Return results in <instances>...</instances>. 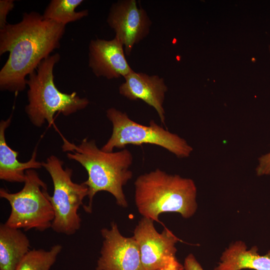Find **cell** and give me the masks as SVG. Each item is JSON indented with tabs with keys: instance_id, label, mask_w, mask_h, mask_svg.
Instances as JSON below:
<instances>
[{
	"instance_id": "ba28073f",
	"label": "cell",
	"mask_w": 270,
	"mask_h": 270,
	"mask_svg": "<svg viewBox=\"0 0 270 270\" xmlns=\"http://www.w3.org/2000/svg\"><path fill=\"white\" fill-rule=\"evenodd\" d=\"M152 220L142 217L134 231L145 270H155L178 262L176 244L181 241L170 230L164 228L161 233L156 229Z\"/></svg>"
},
{
	"instance_id": "7c38bea8",
	"label": "cell",
	"mask_w": 270,
	"mask_h": 270,
	"mask_svg": "<svg viewBox=\"0 0 270 270\" xmlns=\"http://www.w3.org/2000/svg\"><path fill=\"white\" fill-rule=\"evenodd\" d=\"M124 78L125 82L118 88L120 94L131 100H140L152 107L162 123L165 124L163 104L168 88L164 78L134 70Z\"/></svg>"
},
{
	"instance_id": "e0dca14e",
	"label": "cell",
	"mask_w": 270,
	"mask_h": 270,
	"mask_svg": "<svg viewBox=\"0 0 270 270\" xmlns=\"http://www.w3.org/2000/svg\"><path fill=\"white\" fill-rule=\"evenodd\" d=\"M62 248V245L56 244L48 250L42 248L30 250L16 270H50Z\"/></svg>"
},
{
	"instance_id": "5bb4252c",
	"label": "cell",
	"mask_w": 270,
	"mask_h": 270,
	"mask_svg": "<svg viewBox=\"0 0 270 270\" xmlns=\"http://www.w3.org/2000/svg\"><path fill=\"white\" fill-rule=\"evenodd\" d=\"M270 270V250L264 255L258 253L256 246L248 250L242 240L231 244L222 252L214 270Z\"/></svg>"
},
{
	"instance_id": "30bf717a",
	"label": "cell",
	"mask_w": 270,
	"mask_h": 270,
	"mask_svg": "<svg viewBox=\"0 0 270 270\" xmlns=\"http://www.w3.org/2000/svg\"><path fill=\"white\" fill-rule=\"evenodd\" d=\"M100 232L104 240L94 270H145L133 236L122 235L114 222L110 228H103Z\"/></svg>"
},
{
	"instance_id": "ffe728a7",
	"label": "cell",
	"mask_w": 270,
	"mask_h": 270,
	"mask_svg": "<svg viewBox=\"0 0 270 270\" xmlns=\"http://www.w3.org/2000/svg\"><path fill=\"white\" fill-rule=\"evenodd\" d=\"M183 265L184 270H204L192 254L186 256Z\"/></svg>"
},
{
	"instance_id": "5b68a950",
	"label": "cell",
	"mask_w": 270,
	"mask_h": 270,
	"mask_svg": "<svg viewBox=\"0 0 270 270\" xmlns=\"http://www.w3.org/2000/svg\"><path fill=\"white\" fill-rule=\"evenodd\" d=\"M25 174L24 186L19 192L11 193L0 189V197L8 200L11 208L4 224L24 230L44 232L52 228L54 219L47 185L34 169L28 170Z\"/></svg>"
},
{
	"instance_id": "44dd1931",
	"label": "cell",
	"mask_w": 270,
	"mask_h": 270,
	"mask_svg": "<svg viewBox=\"0 0 270 270\" xmlns=\"http://www.w3.org/2000/svg\"><path fill=\"white\" fill-rule=\"evenodd\" d=\"M155 270H184V265L179 262L170 266Z\"/></svg>"
},
{
	"instance_id": "52a82bcc",
	"label": "cell",
	"mask_w": 270,
	"mask_h": 270,
	"mask_svg": "<svg viewBox=\"0 0 270 270\" xmlns=\"http://www.w3.org/2000/svg\"><path fill=\"white\" fill-rule=\"evenodd\" d=\"M63 164L64 162L54 155L42 162L54 185L53 194L48 196L54 212L52 228L56 232L71 236L80 228L78 210L84 206L83 200L88 196V189L84 182H72V170L64 168Z\"/></svg>"
},
{
	"instance_id": "7a4b0ae2",
	"label": "cell",
	"mask_w": 270,
	"mask_h": 270,
	"mask_svg": "<svg viewBox=\"0 0 270 270\" xmlns=\"http://www.w3.org/2000/svg\"><path fill=\"white\" fill-rule=\"evenodd\" d=\"M63 152H67L69 160L80 163L88 174L83 182L88 189V206H84L86 212H91L93 198L101 191L108 192L116 200V204L123 208L128 205L123 187L132 177L130 169L132 164V152L126 148L118 152H106L99 148L95 140L83 139L76 145L62 136Z\"/></svg>"
},
{
	"instance_id": "9a60e30c",
	"label": "cell",
	"mask_w": 270,
	"mask_h": 270,
	"mask_svg": "<svg viewBox=\"0 0 270 270\" xmlns=\"http://www.w3.org/2000/svg\"><path fill=\"white\" fill-rule=\"evenodd\" d=\"M30 240L20 229L0 224V270H16L30 250Z\"/></svg>"
},
{
	"instance_id": "4fadbf2b",
	"label": "cell",
	"mask_w": 270,
	"mask_h": 270,
	"mask_svg": "<svg viewBox=\"0 0 270 270\" xmlns=\"http://www.w3.org/2000/svg\"><path fill=\"white\" fill-rule=\"evenodd\" d=\"M12 118V114L7 120H1L0 122V179L10 182L24 183L26 171L41 168L42 162L36 160L37 146L28 162L18 161V152L8 146L5 137V132L11 123Z\"/></svg>"
},
{
	"instance_id": "2e32d148",
	"label": "cell",
	"mask_w": 270,
	"mask_h": 270,
	"mask_svg": "<svg viewBox=\"0 0 270 270\" xmlns=\"http://www.w3.org/2000/svg\"><path fill=\"white\" fill-rule=\"evenodd\" d=\"M83 2V0H51L42 16L44 19L66 26L88 16V10L76 11V8Z\"/></svg>"
},
{
	"instance_id": "9c48e42d",
	"label": "cell",
	"mask_w": 270,
	"mask_h": 270,
	"mask_svg": "<svg viewBox=\"0 0 270 270\" xmlns=\"http://www.w3.org/2000/svg\"><path fill=\"white\" fill-rule=\"evenodd\" d=\"M106 22L130 56L135 44L148 36L152 21L136 0H120L110 6Z\"/></svg>"
},
{
	"instance_id": "d6986e66",
	"label": "cell",
	"mask_w": 270,
	"mask_h": 270,
	"mask_svg": "<svg viewBox=\"0 0 270 270\" xmlns=\"http://www.w3.org/2000/svg\"><path fill=\"white\" fill-rule=\"evenodd\" d=\"M258 160V164L256 168V175L270 176V150L268 153L260 156Z\"/></svg>"
},
{
	"instance_id": "3957f363",
	"label": "cell",
	"mask_w": 270,
	"mask_h": 270,
	"mask_svg": "<svg viewBox=\"0 0 270 270\" xmlns=\"http://www.w3.org/2000/svg\"><path fill=\"white\" fill-rule=\"evenodd\" d=\"M134 201L142 217L160 222V214L176 212L184 218L198 208L194 181L160 168L138 176L134 182Z\"/></svg>"
},
{
	"instance_id": "ac0fdd59",
	"label": "cell",
	"mask_w": 270,
	"mask_h": 270,
	"mask_svg": "<svg viewBox=\"0 0 270 270\" xmlns=\"http://www.w3.org/2000/svg\"><path fill=\"white\" fill-rule=\"evenodd\" d=\"M14 6V0H0V29L4 28L8 24L6 21L7 16Z\"/></svg>"
},
{
	"instance_id": "6da1fadb",
	"label": "cell",
	"mask_w": 270,
	"mask_h": 270,
	"mask_svg": "<svg viewBox=\"0 0 270 270\" xmlns=\"http://www.w3.org/2000/svg\"><path fill=\"white\" fill-rule=\"evenodd\" d=\"M65 30L66 26L34 11L0 29V55L9 52L0 70V90L16 94L24 90L26 76L60 47Z\"/></svg>"
},
{
	"instance_id": "277c9868",
	"label": "cell",
	"mask_w": 270,
	"mask_h": 270,
	"mask_svg": "<svg viewBox=\"0 0 270 270\" xmlns=\"http://www.w3.org/2000/svg\"><path fill=\"white\" fill-rule=\"evenodd\" d=\"M60 58L58 53L50 55L26 79L28 104L25 112L36 127L40 128L46 122L49 126L53 124L56 112L68 116L85 108L90 103L87 98H80L76 92L64 93L56 88L54 68Z\"/></svg>"
},
{
	"instance_id": "8992f818",
	"label": "cell",
	"mask_w": 270,
	"mask_h": 270,
	"mask_svg": "<svg viewBox=\"0 0 270 270\" xmlns=\"http://www.w3.org/2000/svg\"><path fill=\"white\" fill-rule=\"evenodd\" d=\"M112 125V134L101 149L112 152L114 148L123 149L128 144L156 145L165 148L178 158L188 157L193 150L187 142L178 134L170 132L154 120L148 126L142 125L131 120L126 112L114 108L106 111Z\"/></svg>"
},
{
	"instance_id": "8fae6325",
	"label": "cell",
	"mask_w": 270,
	"mask_h": 270,
	"mask_svg": "<svg viewBox=\"0 0 270 270\" xmlns=\"http://www.w3.org/2000/svg\"><path fill=\"white\" fill-rule=\"evenodd\" d=\"M88 66L96 77L108 80L124 78L134 70L126 60L123 44L115 36L111 40L90 41Z\"/></svg>"
}]
</instances>
